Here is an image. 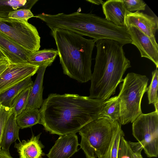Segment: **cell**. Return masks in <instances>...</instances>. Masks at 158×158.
Returning <instances> with one entry per match:
<instances>
[{"label":"cell","instance_id":"6da1fadb","mask_svg":"<svg viewBox=\"0 0 158 158\" xmlns=\"http://www.w3.org/2000/svg\"><path fill=\"white\" fill-rule=\"evenodd\" d=\"M105 101L77 94H51L40 110V123L51 134H76L98 118Z\"/></svg>","mask_w":158,"mask_h":158},{"label":"cell","instance_id":"7a4b0ae2","mask_svg":"<svg viewBox=\"0 0 158 158\" xmlns=\"http://www.w3.org/2000/svg\"><path fill=\"white\" fill-rule=\"evenodd\" d=\"M95 43L97 53L89 97L106 101L115 94L117 86L123 82V75L131 65L123 44L108 39Z\"/></svg>","mask_w":158,"mask_h":158},{"label":"cell","instance_id":"3957f363","mask_svg":"<svg viewBox=\"0 0 158 158\" xmlns=\"http://www.w3.org/2000/svg\"><path fill=\"white\" fill-rule=\"evenodd\" d=\"M51 30L64 73L81 83L90 80L95 41L68 30Z\"/></svg>","mask_w":158,"mask_h":158},{"label":"cell","instance_id":"277c9868","mask_svg":"<svg viewBox=\"0 0 158 158\" xmlns=\"http://www.w3.org/2000/svg\"><path fill=\"white\" fill-rule=\"evenodd\" d=\"M121 125L100 118L92 121L79 131L81 136L80 144L86 158H101L107 152L114 135Z\"/></svg>","mask_w":158,"mask_h":158},{"label":"cell","instance_id":"5b68a950","mask_svg":"<svg viewBox=\"0 0 158 158\" xmlns=\"http://www.w3.org/2000/svg\"><path fill=\"white\" fill-rule=\"evenodd\" d=\"M148 78L133 73H127L120 84L118 96L120 106L121 125L132 123L142 113L141 102L147 92Z\"/></svg>","mask_w":158,"mask_h":158},{"label":"cell","instance_id":"8992f818","mask_svg":"<svg viewBox=\"0 0 158 158\" xmlns=\"http://www.w3.org/2000/svg\"><path fill=\"white\" fill-rule=\"evenodd\" d=\"M132 123L133 135L142 145L147 156L157 157L158 112L142 113Z\"/></svg>","mask_w":158,"mask_h":158},{"label":"cell","instance_id":"52a82bcc","mask_svg":"<svg viewBox=\"0 0 158 158\" xmlns=\"http://www.w3.org/2000/svg\"><path fill=\"white\" fill-rule=\"evenodd\" d=\"M0 31L27 50H39L40 37L36 27L28 22L0 18Z\"/></svg>","mask_w":158,"mask_h":158},{"label":"cell","instance_id":"ba28073f","mask_svg":"<svg viewBox=\"0 0 158 158\" xmlns=\"http://www.w3.org/2000/svg\"><path fill=\"white\" fill-rule=\"evenodd\" d=\"M39 67L29 63L10 64L0 75V94L29 77Z\"/></svg>","mask_w":158,"mask_h":158},{"label":"cell","instance_id":"9c48e42d","mask_svg":"<svg viewBox=\"0 0 158 158\" xmlns=\"http://www.w3.org/2000/svg\"><path fill=\"white\" fill-rule=\"evenodd\" d=\"M158 19L154 17L137 11L128 12L125 18V26L132 25L148 36L155 46L158 48L155 34L158 29Z\"/></svg>","mask_w":158,"mask_h":158},{"label":"cell","instance_id":"30bf717a","mask_svg":"<svg viewBox=\"0 0 158 158\" xmlns=\"http://www.w3.org/2000/svg\"><path fill=\"white\" fill-rule=\"evenodd\" d=\"M131 40V44L139 50L142 57L151 60L158 67V48L150 38L136 27L130 25L126 26Z\"/></svg>","mask_w":158,"mask_h":158},{"label":"cell","instance_id":"8fae6325","mask_svg":"<svg viewBox=\"0 0 158 158\" xmlns=\"http://www.w3.org/2000/svg\"><path fill=\"white\" fill-rule=\"evenodd\" d=\"M79 145L76 134L60 135L46 155L48 158H69L78 151Z\"/></svg>","mask_w":158,"mask_h":158},{"label":"cell","instance_id":"7c38bea8","mask_svg":"<svg viewBox=\"0 0 158 158\" xmlns=\"http://www.w3.org/2000/svg\"><path fill=\"white\" fill-rule=\"evenodd\" d=\"M0 51L10 64L28 63L31 53L0 31Z\"/></svg>","mask_w":158,"mask_h":158},{"label":"cell","instance_id":"4fadbf2b","mask_svg":"<svg viewBox=\"0 0 158 158\" xmlns=\"http://www.w3.org/2000/svg\"><path fill=\"white\" fill-rule=\"evenodd\" d=\"M41 133L36 136L32 134L30 139L15 143L19 158H43L45 155L42 150L44 146L39 140Z\"/></svg>","mask_w":158,"mask_h":158},{"label":"cell","instance_id":"5bb4252c","mask_svg":"<svg viewBox=\"0 0 158 158\" xmlns=\"http://www.w3.org/2000/svg\"><path fill=\"white\" fill-rule=\"evenodd\" d=\"M105 19L119 26H125V18L128 12L123 0H108L102 5Z\"/></svg>","mask_w":158,"mask_h":158},{"label":"cell","instance_id":"9a60e30c","mask_svg":"<svg viewBox=\"0 0 158 158\" xmlns=\"http://www.w3.org/2000/svg\"><path fill=\"white\" fill-rule=\"evenodd\" d=\"M47 65L40 66L37 72V76L29 94L26 109L40 108L42 106L43 87L44 75Z\"/></svg>","mask_w":158,"mask_h":158},{"label":"cell","instance_id":"2e32d148","mask_svg":"<svg viewBox=\"0 0 158 158\" xmlns=\"http://www.w3.org/2000/svg\"><path fill=\"white\" fill-rule=\"evenodd\" d=\"M17 115L13 113L9 117L5 125L1 142L2 149L9 151L11 144L18 140L20 141L19 136L20 128L16 121Z\"/></svg>","mask_w":158,"mask_h":158},{"label":"cell","instance_id":"e0dca14e","mask_svg":"<svg viewBox=\"0 0 158 158\" xmlns=\"http://www.w3.org/2000/svg\"><path fill=\"white\" fill-rule=\"evenodd\" d=\"M31 77H29L0 94V102L4 106L10 108L15 98L22 90L32 86Z\"/></svg>","mask_w":158,"mask_h":158},{"label":"cell","instance_id":"ac0fdd59","mask_svg":"<svg viewBox=\"0 0 158 158\" xmlns=\"http://www.w3.org/2000/svg\"><path fill=\"white\" fill-rule=\"evenodd\" d=\"M58 55L57 50L44 49L31 52L27 59L28 62L34 65L50 66Z\"/></svg>","mask_w":158,"mask_h":158},{"label":"cell","instance_id":"d6986e66","mask_svg":"<svg viewBox=\"0 0 158 158\" xmlns=\"http://www.w3.org/2000/svg\"><path fill=\"white\" fill-rule=\"evenodd\" d=\"M41 114L37 109H25L16 116L17 123L20 129L31 127L40 123Z\"/></svg>","mask_w":158,"mask_h":158},{"label":"cell","instance_id":"ffe728a7","mask_svg":"<svg viewBox=\"0 0 158 158\" xmlns=\"http://www.w3.org/2000/svg\"><path fill=\"white\" fill-rule=\"evenodd\" d=\"M120 106L118 96L105 101L98 118H103L118 122L120 118Z\"/></svg>","mask_w":158,"mask_h":158},{"label":"cell","instance_id":"44dd1931","mask_svg":"<svg viewBox=\"0 0 158 158\" xmlns=\"http://www.w3.org/2000/svg\"><path fill=\"white\" fill-rule=\"evenodd\" d=\"M35 4L34 0H0V18H7L9 12L24 7L30 10Z\"/></svg>","mask_w":158,"mask_h":158},{"label":"cell","instance_id":"7402d4cb","mask_svg":"<svg viewBox=\"0 0 158 158\" xmlns=\"http://www.w3.org/2000/svg\"><path fill=\"white\" fill-rule=\"evenodd\" d=\"M32 86L29 87L22 90L13 100L11 107L13 109V113H15L17 116L26 108Z\"/></svg>","mask_w":158,"mask_h":158},{"label":"cell","instance_id":"603a6c76","mask_svg":"<svg viewBox=\"0 0 158 158\" xmlns=\"http://www.w3.org/2000/svg\"><path fill=\"white\" fill-rule=\"evenodd\" d=\"M152 79L151 83L147 87V92L149 104H153L155 111L158 112V70L156 68L152 72Z\"/></svg>","mask_w":158,"mask_h":158},{"label":"cell","instance_id":"cb8c5ba5","mask_svg":"<svg viewBox=\"0 0 158 158\" xmlns=\"http://www.w3.org/2000/svg\"><path fill=\"white\" fill-rule=\"evenodd\" d=\"M123 135L124 134L121 126L114 133L107 152L101 158H117L119 141Z\"/></svg>","mask_w":158,"mask_h":158},{"label":"cell","instance_id":"d4e9b609","mask_svg":"<svg viewBox=\"0 0 158 158\" xmlns=\"http://www.w3.org/2000/svg\"><path fill=\"white\" fill-rule=\"evenodd\" d=\"M13 113L12 108L1 105L0 107V151L2 149L1 142L5 125L9 118Z\"/></svg>","mask_w":158,"mask_h":158},{"label":"cell","instance_id":"484cf974","mask_svg":"<svg viewBox=\"0 0 158 158\" xmlns=\"http://www.w3.org/2000/svg\"><path fill=\"white\" fill-rule=\"evenodd\" d=\"M34 16V15L30 10L26 8L12 11L9 12L8 15V17L9 19L26 22H28L29 19Z\"/></svg>","mask_w":158,"mask_h":158},{"label":"cell","instance_id":"4316f807","mask_svg":"<svg viewBox=\"0 0 158 158\" xmlns=\"http://www.w3.org/2000/svg\"><path fill=\"white\" fill-rule=\"evenodd\" d=\"M127 11L128 12L145 10L146 4L142 0H123Z\"/></svg>","mask_w":158,"mask_h":158},{"label":"cell","instance_id":"83f0119b","mask_svg":"<svg viewBox=\"0 0 158 158\" xmlns=\"http://www.w3.org/2000/svg\"><path fill=\"white\" fill-rule=\"evenodd\" d=\"M124 136H122L120 139L117 158H133L131 149Z\"/></svg>","mask_w":158,"mask_h":158},{"label":"cell","instance_id":"f1b7e54d","mask_svg":"<svg viewBox=\"0 0 158 158\" xmlns=\"http://www.w3.org/2000/svg\"><path fill=\"white\" fill-rule=\"evenodd\" d=\"M128 142L131 151L133 158H143L141 152L143 148L141 144L138 142Z\"/></svg>","mask_w":158,"mask_h":158},{"label":"cell","instance_id":"f546056e","mask_svg":"<svg viewBox=\"0 0 158 158\" xmlns=\"http://www.w3.org/2000/svg\"><path fill=\"white\" fill-rule=\"evenodd\" d=\"M9 64V62L6 57L0 59V75L7 68Z\"/></svg>","mask_w":158,"mask_h":158},{"label":"cell","instance_id":"4dcf8cb0","mask_svg":"<svg viewBox=\"0 0 158 158\" xmlns=\"http://www.w3.org/2000/svg\"><path fill=\"white\" fill-rule=\"evenodd\" d=\"M0 158H13L11 155L9 151L1 149L0 151Z\"/></svg>","mask_w":158,"mask_h":158},{"label":"cell","instance_id":"1f68e13d","mask_svg":"<svg viewBox=\"0 0 158 158\" xmlns=\"http://www.w3.org/2000/svg\"><path fill=\"white\" fill-rule=\"evenodd\" d=\"M86 1L91 3L98 5L100 4L102 5L104 2L101 0H86Z\"/></svg>","mask_w":158,"mask_h":158},{"label":"cell","instance_id":"d6a6232c","mask_svg":"<svg viewBox=\"0 0 158 158\" xmlns=\"http://www.w3.org/2000/svg\"><path fill=\"white\" fill-rule=\"evenodd\" d=\"M5 57H6L0 51V59Z\"/></svg>","mask_w":158,"mask_h":158},{"label":"cell","instance_id":"836d02e7","mask_svg":"<svg viewBox=\"0 0 158 158\" xmlns=\"http://www.w3.org/2000/svg\"><path fill=\"white\" fill-rule=\"evenodd\" d=\"M1 103L0 102V107L1 106Z\"/></svg>","mask_w":158,"mask_h":158}]
</instances>
